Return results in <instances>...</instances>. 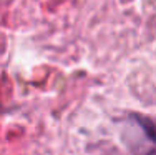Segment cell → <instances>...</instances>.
<instances>
[{
  "label": "cell",
  "mask_w": 156,
  "mask_h": 155,
  "mask_svg": "<svg viewBox=\"0 0 156 155\" xmlns=\"http://www.w3.org/2000/svg\"><path fill=\"white\" fill-rule=\"evenodd\" d=\"M121 140L131 155H156V124L146 117L129 115L121 128Z\"/></svg>",
  "instance_id": "6da1fadb"
}]
</instances>
